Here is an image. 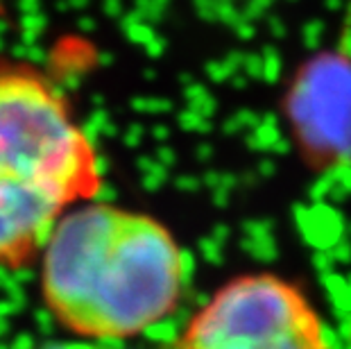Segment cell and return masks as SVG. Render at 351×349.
<instances>
[{
    "label": "cell",
    "instance_id": "6da1fadb",
    "mask_svg": "<svg viewBox=\"0 0 351 349\" xmlns=\"http://www.w3.org/2000/svg\"><path fill=\"white\" fill-rule=\"evenodd\" d=\"M184 254L147 213L86 202L69 211L41 250V295L52 317L82 340H123L173 313Z\"/></svg>",
    "mask_w": 351,
    "mask_h": 349
},
{
    "label": "cell",
    "instance_id": "7a4b0ae2",
    "mask_svg": "<svg viewBox=\"0 0 351 349\" xmlns=\"http://www.w3.org/2000/svg\"><path fill=\"white\" fill-rule=\"evenodd\" d=\"M100 189V157L59 88L0 59V265L39 256L57 222Z\"/></svg>",
    "mask_w": 351,
    "mask_h": 349
},
{
    "label": "cell",
    "instance_id": "277c9868",
    "mask_svg": "<svg viewBox=\"0 0 351 349\" xmlns=\"http://www.w3.org/2000/svg\"><path fill=\"white\" fill-rule=\"evenodd\" d=\"M288 116L306 161H351V57L324 53L306 64L288 98Z\"/></svg>",
    "mask_w": 351,
    "mask_h": 349
},
{
    "label": "cell",
    "instance_id": "5b68a950",
    "mask_svg": "<svg viewBox=\"0 0 351 349\" xmlns=\"http://www.w3.org/2000/svg\"><path fill=\"white\" fill-rule=\"evenodd\" d=\"M43 349H114V347H104L102 343H93V340H75V343H57L48 345Z\"/></svg>",
    "mask_w": 351,
    "mask_h": 349
},
{
    "label": "cell",
    "instance_id": "3957f363",
    "mask_svg": "<svg viewBox=\"0 0 351 349\" xmlns=\"http://www.w3.org/2000/svg\"><path fill=\"white\" fill-rule=\"evenodd\" d=\"M177 349H333L306 293L272 272L241 274L202 306Z\"/></svg>",
    "mask_w": 351,
    "mask_h": 349
}]
</instances>
